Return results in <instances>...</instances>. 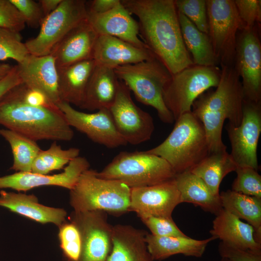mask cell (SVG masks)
Returning <instances> with one entry per match:
<instances>
[{"instance_id":"obj_1","label":"cell","mask_w":261,"mask_h":261,"mask_svg":"<svg viewBox=\"0 0 261 261\" xmlns=\"http://www.w3.org/2000/svg\"><path fill=\"white\" fill-rule=\"evenodd\" d=\"M136 16L140 36L171 75L193 64L182 38L174 0H121Z\"/></svg>"},{"instance_id":"obj_2","label":"cell","mask_w":261,"mask_h":261,"mask_svg":"<svg viewBox=\"0 0 261 261\" xmlns=\"http://www.w3.org/2000/svg\"><path fill=\"white\" fill-rule=\"evenodd\" d=\"M27 89L22 83L0 99V125L35 141L71 140L74 132L59 109L30 103Z\"/></svg>"},{"instance_id":"obj_3","label":"cell","mask_w":261,"mask_h":261,"mask_svg":"<svg viewBox=\"0 0 261 261\" xmlns=\"http://www.w3.org/2000/svg\"><path fill=\"white\" fill-rule=\"evenodd\" d=\"M221 67L216 90L202 94L192 106V113L204 129L210 153L226 150L222 140L225 120L238 126L242 118L244 96L240 77L233 67Z\"/></svg>"},{"instance_id":"obj_4","label":"cell","mask_w":261,"mask_h":261,"mask_svg":"<svg viewBox=\"0 0 261 261\" xmlns=\"http://www.w3.org/2000/svg\"><path fill=\"white\" fill-rule=\"evenodd\" d=\"M160 144L146 151L168 162L176 174L190 171L210 153L204 129L192 112L176 120Z\"/></svg>"},{"instance_id":"obj_5","label":"cell","mask_w":261,"mask_h":261,"mask_svg":"<svg viewBox=\"0 0 261 261\" xmlns=\"http://www.w3.org/2000/svg\"><path fill=\"white\" fill-rule=\"evenodd\" d=\"M130 188L117 180L99 177L89 168L84 171L70 190V204L75 213L130 211Z\"/></svg>"},{"instance_id":"obj_6","label":"cell","mask_w":261,"mask_h":261,"mask_svg":"<svg viewBox=\"0 0 261 261\" xmlns=\"http://www.w3.org/2000/svg\"><path fill=\"white\" fill-rule=\"evenodd\" d=\"M114 71L138 101L154 108L163 122H174L173 116L163 98L164 87L172 75L157 58L118 66Z\"/></svg>"},{"instance_id":"obj_7","label":"cell","mask_w":261,"mask_h":261,"mask_svg":"<svg viewBox=\"0 0 261 261\" xmlns=\"http://www.w3.org/2000/svg\"><path fill=\"white\" fill-rule=\"evenodd\" d=\"M175 173L163 158L145 151H122L97 175L120 181L130 188L150 186L174 179Z\"/></svg>"},{"instance_id":"obj_8","label":"cell","mask_w":261,"mask_h":261,"mask_svg":"<svg viewBox=\"0 0 261 261\" xmlns=\"http://www.w3.org/2000/svg\"><path fill=\"white\" fill-rule=\"evenodd\" d=\"M220 75L218 66L194 64L172 75L164 87L163 98L174 120L191 112L193 102L200 95L218 86Z\"/></svg>"},{"instance_id":"obj_9","label":"cell","mask_w":261,"mask_h":261,"mask_svg":"<svg viewBox=\"0 0 261 261\" xmlns=\"http://www.w3.org/2000/svg\"><path fill=\"white\" fill-rule=\"evenodd\" d=\"M208 35L221 66L233 67L238 32L242 29L233 0H206Z\"/></svg>"},{"instance_id":"obj_10","label":"cell","mask_w":261,"mask_h":261,"mask_svg":"<svg viewBox=\"0 0 261 261\" xmlns=\"http://www.w3.org/2000/svg\"><path fill=\"white\" fill-rule=\"evenodd\" d=\"M87 14L86 0H62L58 8L44 18L37 36L25 43L29 54L50 55L71 30L87 18Z\"/></svg>"},{"instance_id":"obj_11","label":"cell","mask_w":261,"mask_h":261,"mask_svg":"<svg viewBox=\"0 0 261 261\" xmlns=\"http://www.w3.org/2000/svg\"><path fill=\"white\" fill-rule=\"evenodd\" d=\"M231 145L230 154L237 166L259 169L257 146L261 133V104L244 100L240 125L226 126Z\"/></svg>"},{"instance_id":"obj_12","label":"cell","mask_w":261,"mask_h":261,"mask_svg":"<svg viewBox=\"0 0 261 261\" xmlns=\"http://www.w3.org/2000/svg\"><path fill=\"white\" fill-rule=\"evenodd\" d=\"M240 79L244 100L261 101V44L256 27L238 31L233 66Z\"/></svg>"},{"instance_id":"obj_13","label":"cell","mask_w":261,"mask_h":261,"mask_svg":"<svg viewBox=\"0 0 261 261\" xmlns=\"http://www.w3.org/2000/svg\"><path fill=\"white\" fill-rule=\"evenodd\" d=\"M109 110L117 131L127 144L136 145L151 138L155 129L152 117L133 102L130 91L120 80Z\"/></svg>"},{"instance_id":"obj_14","label":"cell","mask_w":261,"mask_h":261,"mask_svg":"<svg viewBox=\"0 0 261 261\" xmlns=\"http://www.w3.org/2000/svg\"><path fill=\"white\" fill-rule=\"evenodd\" d=\"M81 236V252L78 261H106L112 248L113 226L105 212L74 213L72 221Z\"/></svg>"},{"instance_id":"obj_15","label":"cell","mask_w":261,"mask_h":261,"mask_svg":"<svg viewBox=\"0 0 261 261\" xmlns=\"http://www.w3.org/2000/svg\"><path fill=\"white\" fill-rule=\"evenodd\" d=\"M57 106L71 127L84 133L94 142L110 148L127 144L117 131L109 109L87 113L78 111L64 102H60Z\"/></svg>"},{"instance_id":"obj_16","label":"cell","mask_w":261,"mask_h":261,"mask_svg":"<svg viewBox=\"0 0 261 261\" xmlns=\"http://www.w3.org/2000/svg\"><path fill=\"white\" fill-rule=\"evenodd\" d=\"M181 203L174 179L155 185L130 188V211L140 218H172L174 208Z\"/></svg>"},{"instance_id":"obj_17","label":"cell","mask_w":261,"mask_h":261,"mask_svg":"<svg viewBox=\"0 0 261 261\" xmlns=\"http://www.w3.org/2000/svg\"><path fill=\"white\" fill-rule=\"evenodd\" d=\"M90 164L84 157L71 160L64 171L54 175L40 174L32 172H17L0 177V188H10L26 191L43 186H56L71 190L81 174L89 168Z\"/></svg>"},{"instance_id":"obj_18","label":"cell","mask_w":261,"mask_h":261,"mask_svg":"<svg viewBox=\"0 0 261 261\" xmlns=\"http://www.w3.org/2000/svg\"><path fill=\"white\" fill-rule=\"evenodd\" d=\"M17 66L23 83L42 93L48 102L57 106L61 101L58 92V71L53 56L29 54Z\"/></svg>"},{"instance_id":"obj_19","label":"cell","mask_w":261,"mask_h":261,"mask_svg":"<svg viewBox=\"0 0 261 261\" xmlns=\"http://www.w3.org/2000/svg\"><path fill=\"white\" fill-rule=\"evenodd\" d=\"M98 36L87 18L73 28L55 46L50 53L57 68L92 58Z\"/></svg>"},{"instance_id":"obj_20","label":"cell","mask_w":261,"mask_h":261,"mask_svg":"<svg viewBox=\"0 0 261 261\" xmlns=\"http://www.w3.org/2000/svg\"><path fill=\"white\" fill-rule=\"evenodd\" d=\"M87 19L98 35L113 36L138 48L148 49L139 38L138 22L123 5L121 0L119 4L105 13L87 12Z\"/></svg>"},{"instance_id":"obj_21","label":"cell","mask_w":261,"mask_h":261,"mask_svg":"<svg viewBox=\"0 0 261 261\" xmlns=\"http://www.w3.org/2000/svg\"><path fill=\"white\" fill-rule=\"evenodd\" d=\"M155 58L147 48H138L117 38L105 35H99L92 56L96 65L113 69Z\"/></svg>"},{"instance_id":"obj_22","label":"cell","mask_w":261,"mask_h":261,"mask_svg":"<svg viewBox=\"0 0 261 261\" xmlns=\"http://www.w3.org/2000/svg\"><path fill=\"white\" fill-rule=\"evenodd\" d=\"M146 233L129 225L113 226L112 248L106 261H154L145 241Z\"/></svg>"},{"instance_id":"obj_23","label":"cell","mask_w":261,"mask_h":261,"mask_svg":"<svg viewBox=\"0 0 261 261\" xmlns=\"http://www.w3.org/2000/svg\"><path fill=\"white\" fill-rule=\"evenodd\" d=\"M209 232L212 236L228 245L261 252V243L255 238L253 227L223 209L216 215Z\"/></svg>"},{"instance_id":"obj_24","label":"cell","mask_w":261,"mask_h":261,"mask_svg":"<svg viewBox=\"0 0 261 261\" xmlns=\"http://www.w3.org/2000/svg\"><path fill=\"white\" fill-rule=\"evenodd\" d=\"M0 206L41 223H52L58 227L64 223L66 211L38 203L33 194L0 191Z\"/></svg>"},{"instance_id":"obj_25","label":"cell","mask_w":261,"mask_h":261,"mask_svg":"<svg viewBox=\"0 0 261 261\" xmlns=\"http://www.w3.org/2000/svg\"><path fill=\"white\" fill-rule=\"evenodd\" d=\"M95 66L94 60L90 58L57 68L58 92L61 102L81 108Z\"/></svg>"},{"instance_id":"obj_26","label":"cell","mask_w":261,"mask_h":261,"mask_svg":"<svg viewBox=\"0 0 261 261\" xmlns=\"http://www.w3.org/2000/svg\"><path fill=\"white\" fill-rule=\"evenodd\" d=\"M119 83L114 69L96 64L80 108L89 111L109 109L115 100Z\"/></svg>"},{"instance_id":"obj_27","label":"cell","mask_w":261,"mask_h":261,"mask_svg":"<svg viewBox=\"0 0 261 261\" xmlns=\"http://www.w3.org/2000/svg\"><path fill=\"white\" fill-rule=\"evenodd\" d=\"M217 239L211 236L203 240L187 237L158 236L146 232L145 241L152 259L161 261L176 254L201 257L208 244Z\"/></svg>"},{"instance_id":"obj_28","label":"cell","mask_w":261,"mask_h":261,"mask_svg":"<svg viewBox=\"0 0 261 261\" xmlns=\"http://www.w3.org/2000/svg\"><path fill=\"white\" fill-rule=\"evenodd\" d=\"M174 179L181 203H192L215 215L223 209L219 196L214 195L204 181L190 171L177 174Z\"/></svg>"},{"instance_id":"obj_29","label":"cell","mask_w":261,"mask_h":261,"mask_svg":"<svg viewBox=\"0 0 261 261\" xmlns=\"http://www.w3.org/2000/svg\"><path fill=\"white\" fill-rule=\"evenodd\" d=\"M178 16L183 41L193 64L217 66L219 63L208 34L199 30L181 13L178 12Z\"/></svg>"},{"instance_id":"obj_30","label":"cell","mask_w":261,"mask_h":261,"mask_svg":"<svg viewBox=\"0 0 261 261\" xmlns=\"http://www.w3.org/2000/svg\"><path fill=\"white\" fill-rule=\"evenodd\" d=\"M219 198L223 209L253 227L255 238L261 243V198L232 189L219 193Z\"/></svg>"},{"instance_id":"obj_31","label":"cell","mask_w":261,"mask_h":261,"mask_svg":"<svg viewBox=\"0 0 261 261\" xmlns=\"http://www.w3.org/2000/svg\"><path fill=\"white\" fill-rule=\"evenodd\" d=\"M237 166L226 150L210 152L190 172L201 178L213 194L219 196V186L223 179Z\"/></svg>"},{"instance_id":"obj_32","label":"cell","mask_w":261,"mask_h":261,"mask_svg":"<svg viewBox=\"0 0 261 261\" xmlns=\"http://www.w3.org/2000/svg\"><path fill=\"white\" fill-rule=\"evenodd\" d=\"M0 135L12 149L13 163L11 169L18 172H31L33 162L41 150L36 141L7 129H0Z\"/></svg>"},{"instance_id":"obj_33","label":"cell","mask_w":261,"mask_h":261,"mask_svg":"<svg viewBox=\"0 0 261 261\" xmlns=\"http://www.w3.org/2000/svg\"><path fill=\"white\" fill-rule=\"evenodd\" d=\"M80 149L72 147L63 149L53 142L45 150H41L35 158L31 168V172L40 174H47L51 171L62 169L72 159L79 156Z\"/></svg>"},{"instance_id":"obj_34","label":"cell","mask_w":261,"mask_h":261,"mask_svg":"<svg viewBox=\"0 0 261 261\" xmlns=\"http://www.w3.org/2000/svg\"><path fill=\"white\" fill-rule=\"evenodd\" d=\"M29 54L19 32L0 27V60L11 58L19 63Z\"/></svg>"},{"instance_id":"obj_35","label":"cell","mask_w":261,"mask_h":261,"mask_svg":"<svg viewBox=\"0 0 261 261\" xmlns=\"http://www.w3.org/2000/svg\"><path fill=\"white\" fill-rule=\"evenodd\" d=\"M235 172L237 176L232 190L261 198V176L257 171L248 166H237Z\"/></svg>"},{"instance_id":"obj_36","label":"cell","mask_w":261,"mask_h":261,"mask_svg":"<svg viewBox=\"0 0 261 261\" xmlns=\"http://www.w3.org/2000/svg\"><path fill=\"white\" fill-rule=\"evenodd\" d=\"M178 12L184 15L200 31L208 34L206 0H174Z\"/></svg>"},{"instance_id":"obj_37","label":"cell","mask_w":261,"mask_h":261,"mask_svg":"<svg viewBox=\"0 0 261 261\" xmlns=\"http://www.w3.org/2000/svg\"><path fill=\"white\" fill-rule=\"evenodd\" d=\"M60 247L69 261H78L82 248L80 231L72 221L59 226L58 233Z\"/></svg>"},{"instance_id":"obj_38","label":"cell","mask_w":261,"mask_h":261,"mask_svg":"<svg viewBox=\"0 0 261 261\" xmlns=\"http://www.w3.org/2000/svg\"><path fill=\"white\" fill-rule=\"evenodd\" d=\"M242 29H253L261 22V0H235ZM241 29V30H242Z\"/></svg>"},{"instance_id":"obj_39","label":"cell","mask_w":261,"mask_h":261,"mask_svg":"<svg viewBox=\"0 0 261 261\" xmlns=\"http://www.w3.org/2000/svg\"><path fill=\"white\" fill-rule=\"evenodd\" d=\"M152 234L158 236H188L177 226L172 218L148 216L140 218Z\"/></svg>"},{"instance_id":"obj_40","label":"cell","mask_w":261,"mask_h":261,"mask_svg":"<svg viewBox=\"0 0 261 261\" xmlns=\"http://www.w3.org/2000/svg\"><path fill=\"white\" fill-rule=\"evenodd\" d=\"M22 16L25 24L37 28L45 17L40 4L33 0H10Z\"/></svg>"},{"instance_id":"obj_41","label":"cell","mask_w":261,"mask_h":261,"mask_svg":"<svg viewBox=\"0 0 261 261\" xmlns=\"http://www.w3.org/2000/svg\"><path fill=\"white\" fill-rule=\"evenodd\" d=\"M25 25L22 16L10 0H0V27L19 33Z\"/></svg>"},{"instance_id":"obj_42","label":"cell","mask_w":261,"mask_h":261,"mask_svg":"<svg viewBox=\"0 0 261 261\" xmlns=\"http://www.w3.org/2000/svg\"><path fill=\"white\" fill-rule=\"evenodd\" d=\"M221 258L230 261H261V252L238 248L222 242L218 246Z\"/></svg>"},{"instance_id":"obj_43","label":"cell","mask_w":261,"mask_h":261,"mask_svg":"<svg viewBox=\"0 0 261 261\" xmlns=\"http://www.w3.org/2000/svg\"><path fill=\"white\" fill-rule=\"evenodd\" d=\"M22 83L17 65L13 66L7 75L0 80V99L12 88Z\"/></svg>"},{"instance_id":"obj_44","label":"cell","mask_w":261,"mask_h":261,"mask_svg":"<svg viewBox=\"0 0 261 261\" xmlns=\"http://www.w3.org/2000/svg\"><path fill=\"white\" fill-rule=\"evenodd\" d=\"M120 2V0H93L87 2V12L95 14L105 13L116 6Z\"/></svg>"},{"instance_id":"obj_45","label":"cell","mask_w":261,"mask_h":261,"mask_svg":"<svg viewBox=\"0 0 261 261\" xmlns=\"http://www.w3.org/2000/svg\"><path fill=\"white\" fill-rule=\"evenodd\" d=\"M62 0H39V3L45 17L54 11Z\"/></svg>"},{"instance_id":"obj_46","label":"cell","mask_w":261,"mask_h":261,"mask_svg":"<svg viewBox=\"0 0 261 261\" xmlns=\"http://www.w3.org/2000/svg\"><path fill=\"white\" fill-rule=\"evenodd\" d=\"M13 67L9 64H0V80L7 75L12 70Z\"/></svg>"},{"instance_id":"obj_47","label":"cell","mask_w":261,"mask_h":261,"mask_svg":"<svg viewBox=\"0 0 261 261\" xmlns=\"http://www.w3.org/2000/svg\"><path fill=\"white\" fill-rule=\"evenodd\" d=\"M230 261L229 260L227 259L226 258H221V259L218 261Z\"/></svg>"}]
</instances>
